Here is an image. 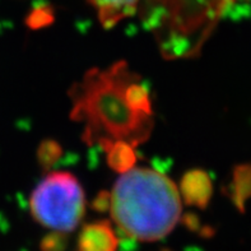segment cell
<instances>
[{"label": "cell", "instance_id": "7", "mask_svg": "<svg viewBox=\"0 0 251 251\" xmlns=\"http://www.w3.org/2000/svg\"><path fill=\"white\" fill-rule=\"evenodd\" d=\"M99 13V19L106 29L112 28L123 19L134 16L144 0H87Z\"/></svg>", "mask_w": 251, "mask_h": 251}, {"label": "cell", "instance_id": "3", "mask_svg": "<svg viewBox=\"0 0 251 251\" xmlns=\"http://www.w3.org/2000/svg\"><path fill=\"white\" fill-rule=\"evenodd\" d=\"M157 1L143 6L142 21L144 28L158 32L161 51L167 59L198 52L216 19L233 3V0Z\"/></svg>", "mask_w": 251, "mask_h": 251}, {"label": "cell", "instance_id": "9", "mask_svg": "<svg viewBox=\"0 0 251 251\" xmlns=\"http://www.w3.org/2000/svg\"><path fill=\"white\" fill-rule=\"evenodd\" d=\"M226 195L241 213L245 212L246 201L251 198V163L239 165L233 169L231 182L226 188Z\"/></svg>", "mask_w": 251, "mask_h": 251}, {"label": "cell", "instance_id": "8", "mask_svg": "<svg viewBox=\"0 0 251 251\" xmlns=\"http://www.w3.org/2000/svg\"><path fill=\"white\" fill-rule=\"evenodd\" d=\"M106 153L108 167L116 174H125L135 167L137 152L135 147L125 140H105L99 144Z\"/></svg>", "mask_w": 251, "mask_h": 251}, {"label": "cell", "instance_id": "15", "mask_svg": "<svg viewBox=\"0 0 251 251\" xmlns=\"http://www.w3.org/2000/svg\"><path fill=\"white\" fill-rule=\"evenodd\" d=\"M161 251H170V250H169V249H162V250H161Z\"/></svg>", "mask_w": 251, "mask_h": 251}, {"label": "cell", "instance_id": "13", "mask_svg": "<svg viewBox=\"0 0 251 251\" xmlns=\"http://www.w3.org/2000/svg\"><path fill=\"white\" fill-rule=\"evenodd\" d=\"M110 203H111V194L108 191H100L99 194L96 195L95 201H92L91 207L96 212H106L110 209Z\"/></svg>", "mask_w": 251, "mask_h": 251}, {"label": "cell", "instance_id": "14", "mask_svg": "<svg viewBox=\"0 0 251 251\" xmlns=\"http://www.w3.org/2000/svg\"><path fill=\"white\" fill-rule=\"evenodd\" d=\"M182 222L191 231H198V229L201 228V222H199V218H198L195 214L193 213H188L185 214V217L182 218Z\"/></svg>", "mask_w": 251, "mask_h": 251}, {"label": "cell", "instance_id": "10", "mask_svg": "<svg viewBox=\"0 0 251 251\" xmlns=\"http://www.w3.org/2000/svg\"><path fill=\"white\" fill-rule=\"evenodd\" d=\"M63 157V147L54 139L42 140L37 148V162L42 170L49 171Z\"/></svg>", "mask_w": 251, "mask_h": 251}, {"label": "cell", "instance_id": "2", "mask_svg": "<svg viewBox=\"0 0 251 251\" xmlns=\"http://www.w3.org/2000/svg\"><path fill=\"white\" fill-rule=\"evenodd\" d=\"M110 194L112 220L138 241H158L181 220L177 186L157 170L140 167L121 174Z\"/></svg>", "mask_w": 251, "mask_h": 251}, {"label": "cell", "instance_id": "4", "mask_svg": "<svg viewBox=\"0 0 251 251\" xmlns=\"http://www.w3.org/2000/svg\"><path fill=\"white\" fill-rule=\"evenodd\" d=\"M29 209L36 222L42 226L72 232L80 223L86 210L82 185L70 172H51L32 191Z\"/></svg>", "mask_w": 251, "mask_h": 251}, {"label": "cell", "instance_id": "6", "mask_svg": "<svg viewBox=\"0 0 251 251\" xmlns=\"http://www.w3.org/2000/svg\"><path fill=\"white\" fill-rule=\"evenodd\" d=\"M180 191L186 205L205 209L213 194L212 178L204 170H189L181 177Z\"/></svg>", "mask_w": 251, "mask_h": 251}, {"label": "cell", "instance_id": "12", "mask_svg": "<svg viewBox=\"0 0 251 251\" xmlns=\"http://www.w3.org/2000/svg\"><path fill=\"white\" fill-rule=\"evenodd\" d=\"M68 246V235L67 232L61 231H54L46 235L41 240L40 249L41 251H64Z\"/></svg>", "mask_w": 251, "mask_h": 251}, {"label": "cell", "instance_id": "5", "mask_svg": "<svg viewBox=\"0 0 251 251\" xmlns=\"http://www.w3.org/2000/svg\"><path fill=\"white\" fill-rule=\"evenodd\" d=\"M119 239L106 220L88 223L76 240V251H118Z\"/></svg>", "mask_w": 251, "mask_h": 251}, {"label": "cell", "instance_id": "1", "mask_svg": "<svg viewBox=\"0 0 251 251\" xmlns=\"http://www.w3.org/2000/svg\"><path fill=\"white\" fill-rule=\"evenodd\" d=\"M135 75L126 61H118L107 69H89L72 86L70 118L84 125V143L99 146L105 140H125L137 147L150 138L153 116L135 111L126 97L127 84Z\"/></svg>", "mask_w": 251, "mask_h": 251}, {"label": "cell", "instance_id": "11", "mask_svg": "<svg viewBox=\"0 0 251 251\" xmlns=\"http://www.w3.org/2000/svg\"><path fill=\"white\" fill-rule=\"evenodd\" d=\"M55 21V13L52 6L49 4H38L33 6V9L27 14L25 19V25L32 31H38V29L46 28L51 25Z\"/></svg>", "mask_w": 251, "mask_h": 251}]
</instances>
